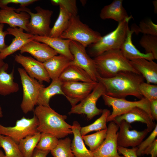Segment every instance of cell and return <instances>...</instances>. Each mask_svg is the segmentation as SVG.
Here are the masks:
<instances>
[{
    "label": "cell",
    "mask_w": 157,
    "mask_h": 157,
    "mask_svg": "<svg viewBox=\"0 0 157 157\" xmlns=\"http://www.w3.org/2000/svg\"><path fill=\"white\" fill-rule=\"evenodd\" d=\"M137 147L131 149L117 146V149L118 153L121 154L125 157H138L136 151Z\"/></svg>",
    "instance_id": "obj_42"
},
{
    "label": "cell",
    "mask_w": 157,
    "mask_h": 157,
    "mask_svg": "<svg viewBox=\"0 0 157 157\" xmlns=\"http://www.w3.org/2000/svg\"><path fill=\"white\" fill-rule=\"evenodd\" d=\"M33 40L45 43L55 50L59 54L63 55L73 60V56L69 49L71 40L60 38L33 35Z\"/></svg>",
    "instance_id": "obj_21"
},
{
    "label": "cell",
    "mask_w": 157,
    "mask_h": 157,
    "mask_svg": "<svg viewBox=\"0 0 157 157\" xmlns=\"http://www.w3.org/2000/svg\"><path fill=\"white\" fill-rule=\"evenodd\" d=\"M102 97L105 104L109 107H111L113 109L112 112L107 119V122L113 121L117 116L136 107L140 108L145 110L152 118L150 110V102L144 97L138 101H131L125 99L113 97L106 94L103 95Z\"/></svg>",
    "instance_id": "obj_8"
},
{
    "label": "cell",
    "mask_w": 157,
    "mask_h": 157,
    "mask_svg": "<svg viewBox=\"0 0 157 157\" xmlns=\"http://www.w3.org/2000/svg\"><path fill=\"white\" fill-rule=\"evenodd\" d=\"M59 140L50 133H41L36 149L42 151L50 152L57 146Z\"/></svg>",
    "instance_id": "obj_35"
},
{
    "label": "cell",
    "mask_w": 157,
    "mask_h": 157,
    "mask_svg": "<svg viewBox=\"0 0 157 157\" xmlns=\"http://www.w3.org/2000/svg\"><path fill=\"white\" fill-rule=\"evenodd\" d=\"M8 67L6 63L0 70V95L4 96L16 92L19 90L18 84L14 80V69L10 73L6 72Z\"/></svg>",
    "instance_id": "obj_26"
},
{
    "label": "cell",
    "mask_w": 157,
    "mask_h": 157,
    "mask_svg": "<svg viewBox=\"0 0 157 157\" xmlns=\"http://www.w3.org/2000/svg\"><path fill=\"white\" fill-rule=\"evenodd\" d=\"M97 83L98 82H63L62 88L65 96L73 107L88 96Z\"/></svg>",
    "instance_id": "obj_12"
},
{
    "label": "cell",
    "mask_w": 157,
    "mask_h": 157,
    "mask_svg": "<svg viewBox=\"0 0 157 157\" xmlns=\"http://www.w3.org/2000/svg\"><path fill=\"white\" fill-rule=\"evenodd\" d=\"M122 0H114L110 4L104 6L99 16L102 19H111L118 23L129 16L122 5Z\"/></svg>",
    "instance_id": "obj_23"
},
{
    "label": "cell",
    "mask_w": 157,
    "mask_h": 157,
    "mask_svg": "<svg viewBox=\"0 0 157 157\" xmlns=\"http://www.w3.org/2000/svg\"><path fill=\"white\" fill-rule=\"evenodd\" d=\"M71 61L66 56L59 54L43 63L50 78L53 80L59 78L65 69L70 65Z\"/></svg>",
    "instance_id": "obj_22"
},
{
    "label": "cell",
    "mask_w": 157,
    "mask_h": 157,
    "mask_svg": "<svg viewBox=\"0 0 157 157\" xmlns=\"http://www.w3.org/2000/svg\"><path fill=\"white\" fill-rule=\"evenodd\" d=\"M122 120L130 124L136 121L144 123L147 125L146 129L148 133L153 130L156 124L146 112L138 107L134 108L125 113L117 116L113 121L118 124Z\"/></svg>",
    "instance_id": "obj_19"
},
{
    "label": "cell",
    "mask_w": 157,
    "mask_h": 157,
    "mask_svg": "<svg viewBox=\"0 0 157 157\" xmlns=\"http://www.w3.org/2000/svg\"><path fill=\"white\" fill-rule=\"evenodd\" d=\"M150 102V110L153 119L157 120V100L152 101Z\"/></svg>",
    "instance_id": "obj_45"
},
{
    "label": "cell",
    "mask_w": 157,
    "mask_h": 157,
    "mask_svg": "<svg viewBox=\"0 0 157 157\" xmlns=\"http://www.w3.org/2000/svg\"><path fill=\"white\" fill-rule=\"evenodd\" d=\"M0 147L4 149L6 157H23L18 144L9 136L0 134Z\"/></svg>",
    "instance_id": "obj_32"
},
{
    "label": "cell",
    "mask_w": 157,
    "mask_h": 157,
    "mask_svg": "<svg viewBox=\"0 0 157 157\" xmlns=\"http://www.w3.org/2000/svg\"><path fill=\"white\" fill-rule=\"evenodd\" d=\"M59 78L63 82L81 81L86 82L93 81L84 70L74 65L67 66L60 75Z\"/></svg>",
    "instance_id": "obj_28"
},
{
    "label": "cell",
    "mask_w": 157,
    "mask_h": 157,
    "mask_svg": "<svg viewBox=\"0 0 157 157\" xmlns=\"http://www.w3.org/2000/svg\"><path fill=\"white\" fill-rule=\"evenodd\" d=\"M145 154H150L151 157L157 156V139H156L152 143L146 148L142 153L141 156Z\"/></svg>",
    "instance_id": "obj_43"
},
{
    "label": "cell",
    "mask_w": 157,
    "mask_h": 157,
    "mask_svg": "<svg viewBox=\"0 0 157 157\" xmlns=\"http://www.w3.org/2000/svg\"><path fill=\"white\" fill-rule=\"evenodd\" d=\"M100 34L83 23L77 15L72 16L68 26L59 38L76 42L86 48L100 40Z\"/></svg>",
    "instance_id": "obj_5"
},
{
    "label": "cell",
    "mask_w": 157,
    "mask_h": 157,
    "mask_svg": "<svg viewBox=\"0 0 157 157\" xmlns=\"http://www.w3.org/2000/svg\"><path fill=\"white\" fill-rule=\"evenodd\" d=\"M118 125L113 121L107 127L106 135L101 144L92 151L94 157H122L119 155L117 149V132Z\"/></svg>",
    "instance_id": "obj_13"
},
{
    "label": "cell",
    "mask_w": 157,
    "mask_h": 157,
    "mask_svg": "<svg viewBox=\"0 0 157 157\" xmlns=\"http://www.w3.org/2000/svg\"><path fill=\"white\" fill-rule=\"evenodd\" d=\"M119 130L117 132L118 146L124 148L138 147L143 141L148 132L146 129L141 131L130 130V124L122 120L117 124Z\"/></svg>",
    "instance_id": "obj_14"
},
{
    "label": "cell",
    "mask_w": 157,
    "mask_h": 157,
    "mask_svg": "<svg viewBox=\"0 0 157 157\" xmlns=\"http://www.w3.org/2000/svg\"><path fill=\"white\" fill-rule=\"evenodd\" d=\"M38 1L37 0H0V8H3L10 3L19 4L20 7H24Z\"/></svg>",
    "instance_id": "obj_41"
},
{
    "label": "cell",
    "mask_w": 157,
    "mask_h": 157,
    "mask_svg": "<svg viewBox=\"0 0 157 157\" xmlns=\"http://www.w3.org/2000/svg\"><path fill=\"white\" fill-rule=\"evenodd\" d=\"M139 43L145 49V53L152 54L154 59H157V36L143 35Z\"/></svg>",
    "instance_id": "obj_37"
},
{
    "label": "cell",
    "mask_w": 157,
    "mask_h": 157,
    "mask_svg": "<svg viewBox=\"0 0 157 157\" xmlns=\"http://www.w3.org/2000/svg\"><path fill=\"white\" fill-rule=\"evenodd\" d=\"M51 4L54 6H63L71 16H76L78 9L75 0H51Z\"/></svg>",
    "instance_id": "obj_39"
},
{
    "label": "cell",
    "mask_w": 157,
    "mask_h": 157,
    "mask_svg": "<svg viewBox=\"0 0 157 157\" xmlns=\"http://www.w3.org/2000/svg\"><path fill=\"white\" fill-rule=\"evenodd\" d=\"M93 59L99 76L102 78H111L121 72L126 71L139 74L120 49L107 51Z\"/></svg>",
    "instance_id": "obj_3"
},
{
    "label": "cell",
    "mask_w": 157,
    "mask_h": 157,
    "mask_svg": "<svg viewBox=\"0 0 157 157\" xmlns=\"http://www.w3.org/2000/svg\"><path fill=\"white\" fill-rule=\"evenodd\" d=\"M0 157H6L5 154L1 150H0Z\"/></svg>",
    "instance_id": "obj_49"
},
{
    "label": "cell",
    "mask_w": 157,
    "mask_h": 157,
    "mask_svg": "<svg viewBox=\"0 0 157 157\" xmlns=\"http://www.w3.org/2000/svg\"><path fill=\"white\" fill-rule=\"evenodd\" d=\"M133 33L132 30L129 29L126 37L120 48L124 56L129 60L136 58H143L148 60H154L152 54L142 53L133 45L132 41Z\"/></svg>",
    "instance_id": "obj_25"
},
{
    "label": "cell",
    "mask_w": 157,
    "mask_h": 157,
    "mask_svg": "<svg viewBox=\"0 0 157 157\" xmlns=\"http://www.w3.org/2000/svg\"><path fill=\"white\" fill-rule=\"evenodd\" d=\"M81 126L79 123L74 121L72 125L74 137L71 143V148L75 157H94L92 151L85 146L80 133Z\"/></svg>",
    "instance_id": "obj_24"
},
{
    "label": "cell",
    "mask_w": 157,
    "mask_h": 157,
    "mask_svg": "<svg viewBox=\"0 0 157 157\" xmlns=\"http://www.w3.org/2000/svg\"><path fill=\"white\" fill-rule=\"evenodd\" d=\"M21 80L23 90V97L20 107L24 114L34 110L37 105L41 89L44 87L36 79L30 77L23 68L17 69Z\"/></svg>",
    "instance_id": "obj_7"
},
{
    "label": "cell",
    "mask_w": 157,
    "mask_h": 157,
    "mask_svg": "<svg viewBox=\"0 0 157 157\" xmlns=\"http://www.w3.org/2000/svg\"><path fill=\"white\" fill-rule=\"evenodd\" d=\"M131 29L137 34L140 33L144 35L157 36V25L150 19L142 20L138 26L134 25Z\"/></svg>",
    "instance_id": "obj_36"
},
{
    "label": "cell",
    "mask_w": 157,
    "mask_h": 157,
    "mask_svg": "<svg viewBox=\"0 0 157 157\" xmlns=\"http://www.w3.org/2000/svg\"><path fill=\"white\" fill-rule=\"evenodd\" d=\"M106 94V90L100 82L98 83L91 92L78 104L72 107L69 114L85 115L89 120L102 113L103 109L98 108L97 102L101 97Z\"/></svg>",
    "instance_id": "obj_9"
},
{
    "label": "cell",
    "mask_w": 157,
    "mask_h": 157,
    "mask_svg": "<svg viewBox=\"0 0 157 157\" xmlns=\"http://www.w3.org/2000/svg\"><path fill=\"white\" fill-rule=\"evenodd\" d=\"M70 51L73 56L71 64L83 69L89 74L94 82H98L99 76L95 62L87 54L85 48L79 43L71 40L69 44Z\"/></svg>",
    "instance_id": "obj_11"
},
{
    "label": "cell",
    "mask_w": 157,
    "mask_h": 157,
    "mask_svg": "<svg viewBox=\"0 0 157 157\" xmlns=\"http://www.w3.org/2000/svg\"><path fill=\"white\" fill-rule=\"evenodd\" d=\"M6 63L3 61V60L0 58V70L5 65Z\"/></svg>",
    "instance_id": "obj_48"
},
{
    "label": "cell",
    "mask_w": 157,
    "mask_h": 157,
    "mask_svg": "<svg viewBox=\"0 0 157 157\" xmlns=\"http://www.w3.org/2000/svg\"><path fill=\"white\" fill-rule=\"evenodd\" d=\"M71 141L68 137L59 140L56 147L51 151L53 157H75L71 148Z\"/></svg>",
    "instance_id": "obj_33"
},
{
    "label": "cell",
    "mask_w": 157,
    "mask_h": 157,
    "mask_svg": "<svg viewBox=\"0 0 157 157\" xmlns=\"http://www.w3.org/2000/svg\"><path fill=\"white\" fill-rule=\"evenodd\" d=\"M153 4L154 7V12L156 13H157V1L154 0L153 1Z\"/></svg>",
    "instance_id": "obj_47"
},
{
    "label": "cell",
    "mask_w": 157,
    "mask_h": 157,
    "mask_svg": "<svg viewBox=\"0 0 157 157\" xmlns=\"http://www.w3.org/2000/svg\"><path fill=\"white\" fill-rule=\"evenodd\" d=\"M110 113L109 110L107 109H103L101 116L94 122L88 126L81 127L80 133L82 136L86 135L92 131H98L107 129V119Z\"/></svg>",
    "instance_id": "obj_31"
},
{
    "label": "cell",
    "mask_w": 157,
    "mask_h": 157,
    "mask_svg": "<svg viewBox=\"0 0 157 157\" xmlns=\"http://www.w3.org/2000/svg\"><path fill=\"white\" fill-rule=\"evenodd\" d=\"M38 124V119L34 114L31 118L23 117L17 120L13 126L5 127L0 124V134L10 137L18 144L26 136L39 132L37 130Z\"/></svg>",
    "instance_id": "obj_10"
},
{
    "label": "cell",
    "mask_w": 157,
    "mask_h": 157,
    "mask_svg": "<svg viewBox=\"0 0 157 157\" xmlns=\"http://www.w3.org/2000/svg\"><path fill=\"white\" fill-rule=\"evenodd\" d=\"M144 78L140 74L129 72H123L110 78L99 76L98 82L101 83L106 90V94L111 97L125 99L131 95L141 99L143 96L139 90L140 85Z\"/></svg>",
    "instance_id": "obj_1"
},
{
    "label": "cell",
    "mask_w": 157,
    "mask_h": 157,
    "mask_svg": "<svg viewBox=\"0 0 157 157\" xmlns=\"http://www.w3.org/2000/svg\"><path fill=\"white\" fill-rule=\"evenodd\" d=\"M140 92L143 97L149 102L157 100V85L143 82L139 87Z\"/></svg>",
    "instance_id": "obj_38"
},
{
    "label": "cell",
    "mask_w": 157,
    "mask_h": 157,
    "mask_svg": "<svg viewBox=\"0 0 157 157\" xmlns=\"http://www.w3.org/2000/svg\"><path fill=\"white\" fill-rule=\"evenodd\" d=\"M107 129L97 131L94 133L82 136V138L90 150L93 151L97 149L102 143L105 139Z\"/></svg>",
    "instance_id": "obj_34"
},
{
    "label": "cell",
    "mask_w": 157,
    "mask_h": 157,
    "mask_svg": "<svg viewBox=\"0 0 157 157\" xmlns=\"http://www.w3.org/2000/svg\"><path fill=\"white\" fill-rule=\"evenodd\" d=\"M122 157H125L124 156H122Z\"/></svg>",
    "instance_id": "obj_51"
},
{
    "label": "cell",
    "mask_w": 157,
    "mask_h": 157,
    "mask_svg": "<svg viewBox=\"0 0 157 157\" xmlns=\"http://www.w3.org/2000/svg\"><path fill=\"white\" fill-rule=\"evenodd\" d=\"M50 152L43 151L35 148L32 157H47Z\"/></svg>",
    "instance_id": "obj_46"
},
{
    "label": "cell",
    "mask_w": 157,
    "mask_h": 157,
    "mask_svg": "<svg viewBox=\"0 0 157 157\" xmlns=\"http://www.w3.org/2000/svg\"><path fill=\"white\" fill-rule=\"evenodd\" d=\"M63 83L58 78L52 80L51 83L48 87L42 88L40 92L37 105L50 107L49 102L52 97L57 94L65 96L62 88Z\"/></svg>",
    "instance_id": "obj_27"
},
{
    "label": "cell",
    "mask_w": 157,
    "mask_h": 157,
    "mask_svg": "<svg viewBox=\"0 0 157 157\" xmlns=\"http://www.w3.org/2000/svg\"><path fill=\"white\" fill-rule=\"evenodd\" d=\"M8 34L12 35L15 38L10 45L0 52V58L3 60L20 49L25 44L33 40V35L24 33V30L17 27H9L7 29Z\"/></svg>",
    "instance_id": "obj_17"
},
{
    "label": "cell",
    "mask_w": 157,
    "mask_h": 157,
    "mask_svg": "<svg viewBox=\"0 0 157 157\" xmlns=\"http://www.w3.org/2000/svg\"><path fill=\"white\" fill-rule=\"evenodd\" d=\"M58 17L52 28L48 36L59 38L67 28L72 16L62 6H59Z\"/></svg>",
    "instance_id": "obj_29"
},
{
    "label": "cell",
    "mask_w": 157,
    "mask_h": 157,
    "mask_svg": "<svg viewBox=\"0 0 157 157\" xmlns=\"http://www.w3.org/2000/svg\"><path fill=\"white\" fill-rule=\"evenodd\" d=\"M3 116L2 109L0 105V118L2 117Z\"/></svg>",
    "instance_id": "obj_50"
},
{
    "label": "cell",
    "mask_w": 157,
    "mask_h": 157,
    "mask_svg": "<svg viewBox=\"0 0 157 157\" xmlns=\"http://www.w3.org/2000/svg\"><path fill=\"white\" fill-rule=\"evenodd\" d=\"M34 113L38 121V132L51 134L58 139L72 134V125L65 121L67 116L59 114L50 106L38 105Z\"/></svg>",
    "instance_id": "obj_2"
},
{
    "label": "cell",
    "mask_w": 157,
    "mask_h": 157,
    "mask_svg": "<svg viewBox=\"0 0 157 157\" xmlns=\"http://www.w3.org/2000/svg\"><path fill=\"white\" fill-rule=\"evenodd\" d=\"M35 9L37 12L35 13L26 7L15 9V11L17 13L25 12L30 15V21L26 26L28 33L33 35L48 36L51 29L50 24L53 11L38 6Z\"/></svg>",
    "instance_id": "obj_6"
},
{
    "label": "cell",
    "mask_w": 157,
    "mask_h": 157,
    "mask_svg": "<svg viewBox=\"0 0 157 157\" xmlns=\"http://www.w3.org/2000/svg\"><path fill=\"white\" fill-rule=\"evenodd\" d=\"M19 50L21 53H30L37 60L42 63L58 54L47 44L34 40L26 43Z\"/></svg>",
    "instance_id": "obj_18"
},
{
    "label": "cell",
    "mask_w": 157,
    "mask_h": 157,
    "mask_svg": "<svg viewBox=\"0 0 157 157\" xmlns=\"http://www.w3.org/2000/svg\"><path fill=\"white\" fill-rule=\"evenodd\" d=\"M15 8L7 6L0 10V24H8L10 27H18L28 33L27 25L30 17L27 13L21 11L17 13Z\"/></svg>",
    "instance_id": "obj_16"
},
{
    "label": "cell",
    "mask_w": 157,
    "mask_h": 157,
    "mask_svg": "<svg viewBox=\"0 0 157 157\" xmlns=\"http://www.w3.org/2000/svg\"><path fill=\"white\" fill-rule=\"evenodd\" d=\"M149 136L137 147L136 151L138 156H141L142 152L151 144L156 139L157 136V124L156 125Z\"/></svg>",
    "instance_id": "obj_40"
},
{
    "label": "cell",
    "mask_w": 157,
    "mask_h": 157,
    "mask_svg": "<svg viewBox=\"0 0 157 157\" xmlns=\"http://www.w3.org/2000/svg\"><path fill=\"white\" fill-rule=\"evenodd\" d=\"M132 18L131 15L129 16L119 22L115 30L102 36L98 41L88 46L90 54L95 57L108 51L120 49L126 37L129 28V22Z\"/></svg>",
    "instance_id": "obj_4"
},
{
    "label": "cell",
    "mask_w": 157,
    "mask_h": 157,
    "mask_svg": "<svg viewBox=\"0 0 157 157\" xmlns=\"http://www.w3.org/2000/svg\"><path fill=\"white\" fill-rule=\"evenodd\" d=\"M41 133L29 135L22 139L18 143L19 149L23 157H32L38 144Z\"/></svg>",
    "instance_id": "obj_30"
},
{
    "label": "cell",
    "mask_w": 157,
    "mask_h": 157,
    "mask_svg": "<svg viewBox=\"0 0 157 157\" xmlns=\"http://www.w3.org/2000/svg\"><path fill=\"white\" fill-rule=\"evenodd\" d=\"M134 68L141 74L148 83L157 84V64L153 60L136 58L130 60Z\"/></svg>",
    "instance_id": "obj_20"
},
{
    "label": "cell",
    "mask_w": 157,
    "mask_h": 157,
    "mask_svg": "<svg viewBox=\"0 0 157 157\" xmlns=\"http://www.w3.org/2000/svg\"><path fill=\"white\" fill-rule=\"evenodd\" d=\"M4 27V24H0V52L8 46L5 44V38L8 34L7 31H3Z\"/></svg>",
    "instance_id": "obj_44"
},
{
    "label": "cell",
    "mask_w": 157,
    "mask_h": 157,
    "mask_svg": "<svg viewBox=\"0 0 157 157\" xmlns=\"http://www.w3.org/2000/svg\"><path fill=\"white\" fill-rule=\"evenodd\" d=\"M15 60L19 64L31 77L41 83H49L50 78L42 63L31 56H25L21 54H16Z\"/></svg>",
    "instance_id": "obj_15"
}]
</instances>
